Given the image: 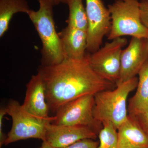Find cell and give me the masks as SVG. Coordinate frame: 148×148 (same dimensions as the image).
Listing matches in <instances>:
<instances>
[{
	"mask_svg": "<svg viewBox=\"0 0 148 148\" xmlns=\"http://www.w3.org/2000/svg\"><path fill=\"white\" fill-rule=\"evenodd\" d=\"M98 134V148H118L117 129L111 123H103Z\"/></svg>",
	"mask_w": 148,
	"mask_h": 148,
	"instance_id": "obj_17",
	"label": "cell"
},
{
	"mask_svg": "<svg viewBox=\"0 0 148 148\" xmlns=\"http://www.w3.org/2000/svg\"><path fill=\"white\" fill-rule=\"evenodd\" d=\"M139 8L141 21L148 29V0H140Z\"/></svg>",
	"mask_w": 148,
	"mask_h": 148,
	"instance_id": "obj_19",
	"label": "cell"
},
{
	"mask_svg": "<svg viewBox=\"0 0 148 148\" xmlns=\"http://www.w3.org/2000/svg\"><path fill=\"white\" fill-rule=\"evenodd\" d=\"M138 78L135 77L123 82L117 83L114 89H108L94 95L93 115L101 124L111 123L117 129L128 118L127 97L137 88Z\"/></svg>",
	"mask_w": 148,
	"mask_h": 148,
	"instance_id": "obj_2",
	"label": "cell"
},
{
	"mask_svg": "<svg viewBox=\"0 0 148 148\" xmlns=\"http://www.w3.org/2000/svg\"><path fill=\"white\" fill-rule=\"evenodd\" d=\"M21 107L27 113L36 117L55 120V116H49L50 111L47 102L45 87L39 73L32 76L27 84L26 95Z\"/></svg>",
	"mask_w": 148,
	"mask_h": 148,
	"instance_id": "obj_11",
	"label": "cell"
},
{
	"mask_svg": "<svg viewBox=\"0 0 148 148\" xmlns=\"http://www.w3.org/2000/svg\"><path fill=\"white\" fill-rule=\"evenodd\" d=\"M88 19L87 51L95 52L100 48L104 36L110 31V14L102 0H85Z\"/></svg>",
	"mask_w": 148,
	"mask_h": 148,
	"instance_id": "obj_8",
	"label": "cell"
},
{
	"mask_svg": "<svg viewBox=\"0 0 148 148\" xmlns=\"http://www.w3.org/2000/svg\"><path fill=\"white\" fill-rule=\"evenodd\" d=\"M138 75L137 90L129 100L127 107L129 115L135 116L148 111V59Z\"/></svg>",
	"mask_w": 148,
	"mask_h": 148,
	"instance_id": "obj_14",
	"label": "cell"
},
{
	"mask_svg": "<svg viewBox=\"0 0 148 148\" xmlns=\"http://www.w3.org/2000/svg\"><path fill=\"white\" fill-rule=\"evenodd\" d=\"M6 108L7 114L12 119V126L4 145L31 138L45 141L47 125L53 120L33 116L24 110L19 102L15 100H10Z\"/></svg>",
	"mask_w": 148,
	"mask_h": 148,
	"instance_id": "obj_5",
	"label": "cell"
},
{
	"mask_svg": "<svg viewBox=\"0 0 148 148\" xmlns=\"http://www.w3.org/2000/svg\"><path fill=\"white\" fill-rule=\"evenodd\" d=\"M7 114L6 108H2L0 110V146L4 145L5 141L6 139L5 136L3 131V123L4 116Z\"/></svg>",
	"mask_w": 148,
	"mask_h": 148,
	"instance_id": "obj_21",
	"label": "cell"
},
{
	"mask_svg": "<svg viewBox=\"0 0 148 148\" xmlns=\"http://www.w3.org/2000/svg\"><path fill=\"white\" fill-rule=\"evenodd\" d=\"M94 95L82 96L61 106L52 123L67 126H85L98 134L102 127L93 115Z\"/></svg>",
	"mask_w": 148,
	"mask_h": 148,
	"instance_id": "obj_7",
	"label": "cell"
},
{
	"mask_svg": "<svg viewBox=\"0 0 148 148\" xmlns=\"http://www.w3.org/2000/svg\"><path fill=\"white\" fill-rule=\"evenodd\" d=\"M38 73L44 84L49 111L55 113L70 101L112 89L115 84L104 79L93 71L88 54L81 59L66 58L56 65H41Z\"/></svg>",
	"mask_w": 148,
	"mask_h": 148,
	"instance_id": "obj_1",
	"label": "cell"
},
{
	"mask_svg": "<svg viewBox=\"0 0 148 148\" xmlns=\"http://www.w3.org/2000/svg\"><path fill=\"white\" fill-rule=\"evenodd\" d=\"M98 136L86 126L58 125L50 122L47 125L45 141L54 148H64L83 139L95 140Z\"/></svg>",
	"mask_w": 148,
	"mask_h": 148,
	"instance_id": "obj_10",
	"label": "cell"
},
{
	"mask_svg": "<svg viewBox=\"0 0 148 148\" xmlns=\"http://www.w3.org/2000/svg\"><path fill=\"white\" fill-rule=\"evenodd\" d=\"M38 10H30L27 14L41 41L42 66L61 63L65 59L61 39L56 30L53 7L49 0H37Z\"/></svg>",
	"mask_w": 148,
	"mask_h": 148,
	"instance_id": "obj_3",
	"label": "cell"
},
{
	"mask_svg": "<svg viewBox=\"0 0 148 148\" xmlns=\"http://www.w3.org/2000/svg\"><path fill=\"white\" fill-rule=\"evenodd\" d=\"M117 133L118 148H148V134L132 116L128 115Z\"/></svg>",
	"mask_w": 148,
	"mask_h": 148,
	"instance_id": "obj_13",
	"label": "cell"
},
{
	"mask_svg": "<svg viewBox=\"0 0 148 148\" xmlns=\"http://www.w3.org/2000/svg\"><path fill=\"white\" fill-rule=\"evenodd\" d=\"M39 148H43L42 147H40Z\"/></svg>",
	"mask_w": 148,
	"mask_h": 148,
	"instance_id": "obj_24",
	"label": "cell"
},
{
	"mask_svg": "<svg viewBox=\"0 0 148 148\" xmlns=\"http://www.w3.org/2000/svg\"><path fill=\"white\" fill-rule=\"evenodd\" d=\"M65 4L69 8L68 26L87 32V14L82 0H65Z\"/></svg>",
	"mask_w": 148,
	"mask_h": 148,
	"instance_id": "obj_16",
	"label": "cell"
},
{
	"mask_svg": "<svg viewBox=\"0 0 148 148\" xmlns=\"http://www.w3.org/2000/svg\"><path fill=\"white\" fill-rule=\"evenodd\" d=\"M65 59H81L87 50V32L67 25L58 33Z\"/></svg>",
	"mask_w": 148,
	"mask_h": 148,
	"instance_id": "obj_12",
	"label": "cell"
},
{
	"mask_svg": "<svg viewBox=\"0 0 148 148\" xmlns=\"http://www.w3.org/2000/svg\"><path fill=\"white\" fill-rule=\"evenodd\" d=\"M132 116L135 118L141 127L148 134V111Z\"/></svg>",
	"mask_w": 148,
	"mask_h": 148,
	"instance_id": "obj_20",
	"label": "cell"
},
{
	"mask_svg": "<svg viewBox=\"0 0 148 148\" xmlns=\"http://www.w3.org/2000/svg\"><path fill=\"white\" fill-rule=\"evenodd\" d=\"M127 43L125 38H117L106 42L95 52L88 53L93 71L104 79L116 84L119 79L122 49Z\"/></svg>",
	"mask_w": 148,
	"mask_h": 148,
	"instance_id": "obj_6",
	"label": "cell"
},
{
	"mask_svg": "<svg viewBox=\"0 0 148 148\" xmlns=\"http://www.w3.org/2000/svg\"><path fill=\"white\" fill-rule=\"evenodd\" d=\"M148 59L147 38L132 37L127 47L122 51L120 74L117 83L124 82L136 77Z\"/></svg>",
	"mask_w": 148,
	"mask_h": 148,
	"instance_id": "obj_9",
	"label": "cell"
},
{
	"mask_svg": "<svg viewBox=\"0 0 148 148\" xmlns=\"http://www.w3.org/2000/svg\"><path fill=\"white\" fill-rule=\"evenodd\" d=\"M108 9L111 20L108 40L126 36L147 38L148 29L141 21L138 0H115Z\"/></svg>",
	"mask_w": 148,
	"mask_h": 148,
	"instance_id": "obj_4",
	"label": "cell"
},
{
	"mask_svg": "<svg viewBox=\"0 0 148 148\" xmlns=\"http://www.w3.org/2000/svg\"><path fill=\"white\" fill-rule=\"evenodd\" d=\"M42 147L43 148H54V147H52V146L49 143H48L46 141H42Z\"/></svg>",
	"mask_w": 148,
	"mask_h": 148,
	"instance_id": "obj_23",
	"label": "cell"
},
{
	"mask_svg": "<svg viewBox=\"0 0 148 148\" xmlns=\"http://www.w3.org/2000/svg\"><path fill=\"white\" fill-rule=\"evenodd\" d=\"M53 6L58 5L60 3H65V0H49Z\"/></svg>",
	"mask_w": 148,
	"mask_h": 148,
	"instance_id": "obj_22",
	"label": "cell"
},
{
	"mask_svg": "<svg viewBox=\"0 0 148 148\" xmlns=\"http://www.w3.org/2000/svg\"><path fill=\"white\" fill-rule=\"evenodd\" d=\"M147 39L148 41V36L147 38Z\"/></svg>",
	"mask_w": 148,
	"mask_h": 148,
	"instance_id": "obj_25",
	"label": "cell"
},
{
	"mask_svg": "<svg viewBox=\"0 0 148 148\" xmlns=\"http://www.w3.org/2000/svg\"><path fill=\"white\" fill-rule=\"evenodd\" d=\"M26 0H0V37L7 32L14 15L17 13L27 14L30 10Z\"/></svg>",
	"mask_w": 148,
	"mask_h": 148,
	"instance_id": "obj_15",
	"label": "cell"
},
{
	"mask_svg": "<svg viewBox=\"0 0 148 148\" xmlns=\"http://www.w3.org/2000/svg\"><path fill=\"white\" fill-rule=\"evenodd\" d=\"M99 142L91 139L80 140L71 145L64 148H98Z\"/></svg>",
	"mask_w": 148,
	"mask_h": 148,
	"instance_id": "obj_18",
	"label": "cell"
}]
</instances>
